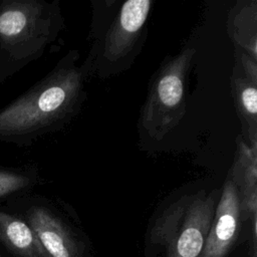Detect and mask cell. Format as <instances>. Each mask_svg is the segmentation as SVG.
<instances>
[{
  "mask_svg": "<svg viewBox=\"0 0 257 257\" xmlns=\"http://www.w3.org/2000/svg\"><path fill=\"white\" fill-rule=\"evenodd\" d=\"M239 197L241 217L251 222L252 244L257 241V145H248L242 138L237 140V154L232 178Z\"/></svg>",
  "mask_w": 257,
  "mask_h": 257,
  "instance_id": "8",
  "label": "cell"
},
{
  "mask_svg": "<svg viewBox=\"0 0 257 257\" xmlns=\"http://www.w3.org/2000/svg\"><path fill=\"white\" fill-rule=\"evenodd\" d=\"M232 95L248 145H257V85L241 75L231 78Z\"/></svg>",
  "mask_w": 257,
  "mask_h": 257,
  "instance_id": "11",
  "label": "cell"
},
{
  "mask_svg": "<svg viewBox=\"0 0 257 257\" xmlns=\"http://www.w3.org/2000/svg\"><path fill=\"white\" fill-rule=\"evenodd\" d=\"M28 225L50 257H85L84 246L71 229L44 207H32Z\"/></svg>",
  "mask_w": 257,
  "mask_h": 257,
  "instance_id": "7",
  "label": "cell"
},
{
  "mask_svg": "<svg viewBox=\"0 0 257 257\" xmlns=\"http://www.w3.org/2000/svg\"><path fill=\"white\" fill-rule=\"evenodd\" d=\"M250 257H257V249L256 246H252V250H251V255Z\"/></svg>",
  "mask_w": 257,
  "mask_h": 257,
  "instance_id": "14",
  "label": "cell"
},
{
  "mask_svg": "<svg viewBox=\"0 0 257 257\" xmlns=\"http://www.w3.org/2000/svg\"><path fill=\"white\" fill-rule=\"evenodd\" d=\"M0 241L16 257H50L27 223L1 211Z\"/></svg>",
  "mask_w": 257,
  "mask_h": 257,
  "instance_id": "10",
  "label": "cell"
},
{
  "mask_svg": "<svg viewBox=\"0 0 257 257\" xmlns=\"http://www.w3.org/2000/svg\"><path fill=\"white\" fill-rule=\"evenodd\" d=\"M219 191L200 190L171 203L155 220L150 239L165 257H202Z\"/></svg>",
  "mask_w": 257,
  "mask_h": 257,
  "instance_id": "3",
  "label": "cell"
},
{
  "mask_svg": "<svg viewBox=\"0 0 257 257\" xmlns=\"http://www.w3.org/2000/svg\"><path fill=\"white\" fill-rule=\"evenodd\" d=\"M71 50L37 85L0 112V134L29 135L64 124L80 110L85 76Z\"/></svg>",
  "mask_w": 257,
  "mask_h": 257,
  "instance_id": "1",
  "label": "cell"
},
{
  "mask_svg": "<svg viewBox=\"0 0 257 257\" xmlns=\"http://www.w3.org/2000/svg\"><path fill=\"white\" fill-rule=\"evenodd\" d=\"M236 63L239 65L241 70V76L246 78L248 81L257 85V60L245 52L236 49Z\"/></svg>",
  "mask_w": 257,
  "mask_h": 257,
  "instance_id": "13",
  "label": "cell"
},
{
  "mask_svg": "<svg viewBox=\"0 0 257 257\" xmlns=\"http://www.w3.org/2000/svg\"><path fill=\"white\" fill-rule=\"evenodd\" d=\"M29 182L26 176L0 170V197L27 187Z\"/></svg>",
  "mask_w": 257,
  "mask_h": 257,
  "instance_id": "12",
  "label": "cell"
},
{
  "mask_svg": "<svg viewBox=\"0 0 257 257\" xmlns=\"http://www.w3.org/2000/svg\"><path fill=\"white\" fill-rule=\"evenodd\" d=\"M62 28L56 1H5L0 5V44L17 60L38 57Z\"/></svg>",
  "mask_w": 257,
  "mask_h": 257,
  "instance_id": "4",
  "label": "cell"
},
{
  "mask_svg": "<svg viewBox=\"0 0 257 257\" xmlns=\"http://www.w3.org/2000/svg\"><path fill=\"white\" fill-rule=\"evenodd\" d=\"M113 4L104 17L93 15L92 47L80 66L85 78L88 73L100 78L121 73L131 67L145 43L153 2L127 0L118 7Z\"/></svg>",
  "mask_w": 257,
  "mask_h": 257,
  "instance_id": "2",
  "label": "cell"
},
{
  "mask_svg": "<svg viewBox=\"0 0 257 257\" xmlns=\"http://www.w3.org/2000/svg\"><path fill=\"white\" fill-rule=\"evenodd\" d=\"M241 220L237 189L228 179L219 195L202 257H226L236 241Z\"/></svg>",
  "mask_w": 257,
  "mask_h": 257,
  "instance_id": "6",
  "label": "cell"
},
{
  "mask_svg": "<svg viewBox=\"0 0 257 257\" xmlns=\"http://www.w3.org/2000/svg\"><path fill=\"white\" fill-rule=\"evenodd\" d=\"M227 31L235 45L257 60V1H238L228 13Z\"/></svg>",
  "mask_w": 257,
  "mask_h": 257,
  "instance_id": "9",
  "label": "cell"
},
{
  "mask_svg": "<svg viewBox=\"0 0 257 257\" xmlns=\"http://www.w3.org/2000/svg\"><path fill=\"white\" fill-rule=\"evenodd\" d=\"M194 47L167 57L151 80L140 117V127L152 140L161 141L182 120L186 111V81L195 57Z\"/></svg>",
  "mask_w": 257,
  "mask_h": 257,
  "instance_id": "5",
  "label": "cell"
}]
</instances>
